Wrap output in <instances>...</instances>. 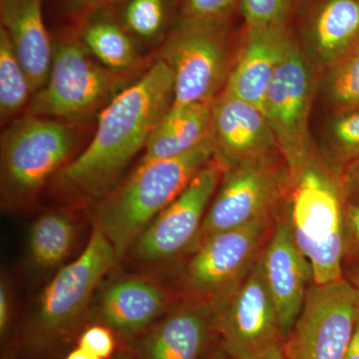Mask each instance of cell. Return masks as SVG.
Wrapping results in <instances>:
<instances>
[{"mask_svg": "<svg viewBox=\"0 0 359 359\" xmlns=\"http://www.w3.org/2000/svg\"><path fill=\"white\" fill-rule=\"evenodd\" d=\"M174 74L163 59L101 110L93 139L50 183L63 207L95 205L124 180V172L171 108Z\"/></svg>", "mask_w": 359, "mask_h": 359, "instance_id": "6da1fadb", "label": "cell"}, {"mask_svg": "<svg viewBox=\"0 0 359 359\" xmlns=\"http://www.w3.org/2000/svg\"><path fill=\"white\" fill-rule=\"evenodd\" d=\"M287 163L285 205L297 244L308 257L318 285L344 278V219L346 201L341 178L321 151Z\"/></svg>", "mask_w": 359, "mask_h": 359, "instance_id": "7a4b0ae2", "label": "cell"}, {"mask_svg": "<svg viewBox=\"0 0 359 359\" xmlns=\"http://www.w3.org/2000/svg\"><path fill=\"white\" fill-rule=\"evenodd\" d=\"M120 264L102 230L92 224L81 254L51 276L32 304L21 335L23 353L44 358L70 340L88 320L99 285Z\"/></svg>", "mask_w": 359, "mask_h": 359, "instance_id": "3957f363", "label": "cell"}, {"mask_svg": "<svg viewBox=\"0 0 359 359\" xmlns=\"http://www.w3.org/2000/svg\"><path fill=\"white\" fill-rule=\"evenodd\" d=\"M212 159L209 135L185 154L138 164L114 190L89 208L91 223L102 230L120 262L149 224Z\"/></svg>", "mask_w": 359, "mask_h": 359, "instance_id": "277c9868", "label": "cell"}, {"mask_svg": "<svg viewBox=\"0 0 359 359\" xmlns=\"http://www.w3.org/2000/svg\"><path fill=\"white\" fill-rule=\"evenodd\" d=\"M76 136L67 123L26 114L4 131L0 148V194L6 211L34 205L47 184L70 162Z\"/></svg>", "mask_w": 359, "mask_h": 359, "instance_id": "5b68a950", "label": "cell"}, {"mask_svg": "<svg viewBox=\"0 0 359 359\" xmlns=\"http://www.w3.org/2000/svg\"><path fill=\"white\" fill-rule=\"evenodd\" d=\"M276 214L205 238L166 280L180 299L209 302L221 311L263 254Z\"/></svg>", "mask_w": 359, "mask_h": 359, "instance_id": "8992f818", "label": "cell"}, {"mask_svg": "<svg viewBox=\"0 0 359 359\" xmlns=\"http://www.w3.org/2000/svg\"><path fill=\"white\" fill-rule=\"evenodd\" d=\"M235 21L177 23L168 35L160 58L174 74L170 109L211 104L221 94L242 37L243 27L238 30Z\"/></svg>", "mask_w": 359, "mask_h": 359, "instance_id": "52a82bcc", "label": "cell"}, {"mask_svg": "<svg viewBox=\"0 0 359 359\" xmlns=\"http://www.w3.org/2000/svg\"><path fill=\"white\" fill-rule=\"evenodd\" d=\"M212 159L136 238L121 264L166 280L197 247L208 208L223 175Z\"/></svg>", "mask_w": 359, "mask_h": 359, "instance_id": "ba28073f", "label": "cell"}, {"mask_svg": "<svg viewBox=\"0 0 359 359\" xmlns=\"http://www.w3.org/2000/svg\"><path fill=\"white\" fill-rule=\"evenodd\" d=\"M92 56L79 35L68 33L58 39L48 79L33 95L30 114L80 121L103 109L124 89L126 79Z\"/></svg>", "mask_w": 359, "mask_h": 359, "instance_id": "9c48e42d", "label": "cell"}, {"mask_svg": "<svg viewBox=\"0 0 359 359\" xmlns=\"http://www.w3.org/2000/svg\"><path fill=\"white\" fill-rule=\"evenodd\" d=\"M287 183L289 170L280 152L224 169L197 245L216 233L275 215L285 202Z\"/></svg>", "mask_w": 359, "mask_h": 359, "instance_id": "30bf717a", "label": "cell"}, {"mask_svg": "<svg viewBox=\"0 0 359 359\" xmlns=\"http://www.w3.org/2000/svg\"><path fill=\"white\" fill-rule=\"evenodd\" d=\"M359 299L346 278L313 283L283 349L289 359H344L353 339Z\"/></svg>", "mask_w": 359, "mask_h": 359, "instance_id": "8fae6325", "label": "cell"}, {"mask_svg": "<svg viewBox=\"0 0 359 359\" xmlns=\"http://www.w3.org/2000/svg\"><path fill=\"white\" fill-rule=\"evenodd\" d=\"M116 269L99 285L87 323L105 325L131 341L161 320L180 299L160 276L142 271L115 273Z\"/></svg>", "mask_w": 359, "mask_h": 359, "instance_id": "7c38bea8", "label": "cell"}, {"mask_svg": "<svg viewBox=\"0 0 359 359\" xmlns=\"http://www.w3.org/2000/svg\"><path fill=\"white\" fill-rule=\"evenodd\" d=\"M314 67L294 37L290 40L263 102V112L285 162L313 147L309 131L313 104Z\"/></svg>", "mask_w": 359, "mask_h": 359, "instance_id": "4fadbf2b", "label": "cell"}, {"mask_svg": "<svg viewBox=\"0 0 359 359\" xmlns=\"http://www.w3.org/2000/svg\"><path fill=\"white\" fill-rule=\"evenodd\" d=\"M219 339L233 359H259L285 342L259 259L219 311Z\"/></svg>", "mask_w": 359, "mask_h": 359, "instance_id": "5bb4252c", "label": "cell"}, {"mask_svg": "<svg viewBox=\"0 0 359 359\" xmlns=\"http://www.w3.org/2000/svg\"><path fill=\"white\" fill-rule=\"evenodd\" d=\"M259 262L285 340L314 282L311 264L295 240L285 200L276 212L275 226Z\"/></svg>", "mask_w": 359, "mask_h": 359, "instance_id": "9a60e30c", "label": "cell"}, {"mask_svg": "<svg viewBox=\"0 0 359 359\" xmlns=\"http://www.w3.org/2000/svg\"><path fill=\"white\" fill-rule=\"evenodd\" d=\"M219 309L209 302L180 299L155 325L131 340L137 359H203L219 339Z\"/></svg>", "mask_w": 359, "mask_h": 359, "instance_id": "2e32d148", "label": "cell"}, {"mask_svg": "<svg viewBox=\"0 0 359 359\" xmlns=\"http://www.w3.org/2000/svg\"><path fill=\"white\" fill-rule=\"evenodd\" d=\"M292 28L314 69L325 71L359 45V0H301Z\"/></svg>", "mask_w": 359, "mask_h": 359, "instance_id": "e0dca14e", "label": "cell"}, {"mask_svg": "<svg viewBox=\"0 0 359 359\" xmlns=\"http://www.w3.org/2000/svg\"><path fill=\"white\" fill-rule=\"evenodd\" d=\"M210 137L214 159L224 170L280 152L263 111L224 90L212 103Z\"/></svg>", "mask_w": 359, "mask_h": 359, "instance_id": "ac0fdd59", "label": "cell"}, {"mask_svg": "<svg viewBox=\"0 0 359 359\" xmlns=\"http://www.w3.org/2000/svg\"><path fill=\"white\" fill-rule=\"evenodd\" d=\"M292 37V25H243L237 58L224 91L263 111L266 90Z\"/></svg>", "mask_w": 359, "mask_h": 359, "instance_id": "d6986e66", "label": "cell"}, {"mask_svg": "<svg viewBox=\"0 0 359 359\" xmlns=\"http://www.w3.org/2000/svg\"><path fill=\"white\" fill-rule=\"evenodd\" d=\"M0 18L34 95L48 79L53 56V45L42 14V0H0Z\"/></svg>", "mask_w": 359, "mask_h": 359, "instance_id": "ffe728a7", "label": "cell"}, {"mask_svg": "<svg viewBox=\"0 0 359 359\" xmlns=\"http://www.w3.org/2000/svg\"><path fill=\"white\" fill-rule=\"evenodd\" d=\"M76 211L62 207L33 221L27 238V263L33 273L52 276L65 266L79 237Z\"/></svg>", "mask_w": 359, "mask_h": 359, "instance_id": "44dd1931", "label": "cell"}, {"mask_svg": "<svg viewBox=\"0 0 359 359\" xmlns=\"http://www.w3.org/2000/svg\"><path fill=\"white\" fill-rule=\"evenodd\" d=\"M212 103L170 109L149 139L139 164L185 154L209 137Z\"/></svg>", "mask_w": 359, "mask_h": 359, "instance_id": "7402d4cb", "label": "cell"}, {"mask_svg": "<svg viewBox=\"0 0 359 359\" xmlns=\"http://www.w3.org/2000/svg\"><path fill=\"white\" fill-rule=\"evenodd\" d=\"M108 9L90 14L80 21L79 37L98 62L124 74L136 65L138 54L131 34L121 21L111 16Z\"/></svg>", "mask_w": 359, "mask_h": 359, "instance_id": "603a6c76", "label": "cell"}, {"mask_svg": "<svg viewBox=\"0 0 359 359\" xmlns=\"http://www.w3.org/2000/svg\"><path fill=\"white\" fill-rule=\"evenodd\" d=\"M32 84L4 27L0 28V117L6 122L25 108Z\"/></svg>", "mask_w": 359, "mask_h": 359, "instance_id": "cb8c5ba5", "label": "cell"}, {"mask_svg": "<svg viewBox=\"0 0 359 359\" xmlns=\"http://www.w3.org/2000/svg\"><path fill=\"white\" fill-rule=\"evenodd\" d=\"M323 89L334 115L359 110V45L325 70Z\"/></svg>", "mask_w": 359, "mask_h": 359, "instance_id": "d4e9b609", "label": "cell"}, {"mask_svg": "<svg viewBox=\"0 0 359 359\" xmlns=\"http://www.w3.org/2000/svg\"><path fill=\"white\" fill-rule=\"evenodd\" d=\"M321 153L341 176L359 161V110L334 115L323 136Z\"/></svg>", "mask_w": 359, "mask_h": 359, "instance_id": "484cf974", "label": "cell"}, {"mask_svg": "<svg viewBox=\"0 0 359 359\" xmlns=\"http://www.w3.org/2000/svg\"><path fill=\"white\" fill-rule=\"evenodd\" d=\"M121 23L130 34L142 39L159 36L166 27L176 0H124Z\"/></svg>", "mask_w": 359, "mask_h": 359, "instance_id": "4316f807", "label": "cell"}, {"mask_svg": "<svg viewBox=\"0 0 359 359\" xmlns=\"http://www.w3.org/2000/svg\"><path fill=\"white\" fill-rule=\"evenodd\" d=\"M301 0H241V16L245 26L292 25Z\"/></svg>", "mask_w": 359, "mask_h": 359, "instance_id": "83f0119b", "label": "cell"}, {"mask_svg": "<svg viewBox=\"0 0 359 359\" xmlns=\"http://www.w3.org/2000/svg\"><path fill=\"white\" fill-rule=\"evenodd\" d=\"M177 23L224 22L241 15V0H176Z\"/></svg>", "mask_w": 359, "mask_h": 359, "instance_id": "f1b7e54d", "label": "cell"}, {"mask_svg": "<svg viewBox=\"0 0 359 359\" xmlns=\"http://www.w3.org/2000/svg\"><path fill=\"white\" fill-rule=\"evenodd\" d=\"M115 334L102 325H89L78 337V346L102 359H109L115 353Z\"/></svg>", "mask_w": 359, "mask_h": 359, "instance_id": "f546056e", "label": "cell"}, {"mask_svg": "<svg viewBox=\"0 0 359 359\" xmlns=\"http://www.w3.org/2000/svg\"><path fill=\"white\" fill-rule=\"evenodd\" d=\"M342 264L344 268L359 264V205H346Z\"/></svg>", "mask_w": 359, "mask_h": 359, "instance_id": "4dcf8cb0", "label": "cell"}, {"mask_svg": "<svg viewBox=\"0 0 359 359\" xmlns=\"http://www.w3.org/2000/svg\"><path fill=\"white\" fill-rule=\"evenodd\" d=\"M124 0H65L63 13L66 18L79 23L90 14L108 9Z\"/></svg>", "mask_w": 359, "mask_h": 359, "instance_id": "1f68e13d", "label": "cell"}, {"mask_svg": "<svg viewBox=\"0 0 359 359\" xmlns=\"http://www.w3.org/2000/svg\"><path fill=\"white\" fill-rule=\"evenodd\" d=\"M13 313V294L6 276L0 280V334L6 337Z\"/></svg>", "mask_w": 359, "mask_h": 359, "instance_id": "d6a6232c", "label": "cell"}, {"mask_svg": "<svg viewBox=\"0 0 359 359\" xmlns=\"http://www.w3.org/2000/svg\"><path fill=\"white\" fill-rule=\"evenodd\" d=\"M347 204L359 205V161L340 176Z\"/></svg>", "mask_w": 359, "mask_h": 359, "instance_id": "836d02e7", "label": "cell"}, {"mask_svg": "<svg viewBox=\"0 0 359 359\" xmlns=\"http://www.w3.org/2000/svg\"><path fill=\"white\" fill-rule=\"evenodd\" d=\"M344 278L353 285L359 299V264L344 268Z\"/></svg>", "mask_w": 359, "mask_h": 359, "instance_id": "e575fe53", "label": "cell"}, {"mask_svg": "<svg viewBox=\"0 0 359 359\" xmlns=\"http://www.w3.org/2000/svg\"><path fill=\"white\" fill-rule=\"evenodd\" d=\"M344 359H359V313L353 339H351Z\"/></svg>", "mask_w": 359, "mask_h": 359, "instance_id": "d590c367", "label": "cell"}, {"mask_svg": "<svg viewBox=\"0 0 359 359\" xmlns=\"http://www.w3.org/2000/svg\"><path fill=\"white\" fill-rule=\"evenodd\" d=\"M65 359H102L99 358V356L95 355V354L90 353V351L84 349L83 347L77 346L76 348L71 351L69 353L67 354Z\"/></svg>", "mask_w": 359, "mask_h": 359, "instance_id": "8d00e7d4", "label": "cell"}, {"mask_svg": "<svg viewBox=\"0 0 359 359\" xmlns=\"http://www.w3.org/2000/svg\"><path fill=\"white\" fill-rule=\"evenodd\" d=\"M259 359H289V358H287V353H285V349H283V346L276 347L273 351L264 355L263 358Z\"/></svg>", "mask_w": 359, "mask_h": 359, "instance_id": "74e56055", "label": "cell"}, {"mask_svg": "<svg viewBox=\"0 0 359 359\" xmlns=\"http://www.w3.org/2000/svg\"><path fill=\"white\" fill-rule=\"evenodd\" d=\"M18 347L11 346L7 349L6 354H4L2 359H18Z\"/></svg>", "mask_w": 359, "mask_h": 359, "instance_id": "f35d334b", "label": "cell"}, {"mask_svg": "<svg viewBox=\"0 0 359 359\" xmlns=\"http://www.w3.org/2000/svg\"><path fill=\"white\" fill-rule=\"evenodd\" d=\"M209 359H233L228 355L223 349L219 347L218 351H215L214 354Z\"/></svg>", "mask_w": 359, "mask_h": 359, "instance_id": "ab89813d", "label": "cell"}, {"mask_svg": "<svg viewBox=\"0 0 359 359\" xmlns=\"http://www.w3.org/2000/svg\"><path fill=\"white\" fill-rule=\"evenodd\" d=\"M115 359H137L135 358L133 354H129V353H121L119 354V355L117 356Z\"/></svg>", "mask_w": 359, "mask_h": 359, "instance_id": "60d3db41", "label": "cell"}]
</instances>
